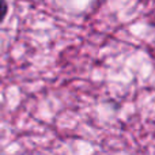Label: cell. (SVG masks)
<instances>
[{"label": "cell", "instance_id": "6da1fadb", "mask_svg": "<svg viewBox=\"0 0 155 155\" xmlns=\"http://www.w3.org/2000/svg\"><path fill=\"white\" fill-rule=\"evenodd\" d=\"M5 14H7V4L4 0H0V22L4 19Z\"/></svg>", "mask_w": 155, "mask_h": 155}]
</instances>
